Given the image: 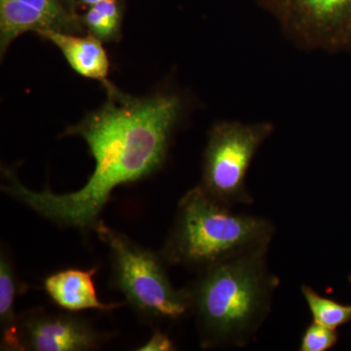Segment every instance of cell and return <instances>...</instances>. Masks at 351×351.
I'll use <instances>...</instances> for the list:
<instances>
[{"label": "cell", "mask_w": 351, "mask_h": 351, "mask_svg": "<svg viewBox=\"0 0 351 351\" xmlns=\"http://www.w3.org/2000/svg\"><path fill=\"white\" fill-rule=\"evenodd\" d=\"M39 36L51 41L63 53L64 58L76 73L84 77L108 84L110 62L101 40L93 34L77 36L69 32L48 29Z\"/></svg>", "instance_id": "9c48e42d"}, {"label": "cell", "mask_w": 351, "mask_h": 351, "mask_svg": "<svg viewBox=\"0 0 351 351\" xmlns=\"http://www.w3.org/2000/svg\"><path fill=\"white\" fill-rule=\"evenodd\" d=\"M110 249L113 285L138 315L149 321H176L191 313L188 289L170 282L162 256L138 246L100 221L95 228Z\"/></svg>", "instance_id": "277c9868"}, {"label": "cell", "mask_w": 351, "mask_h": 351, "mask_svg": "<svg viewBox=\"0 0 351 351\" xmlns=\"http://www.w3.org/2000/svg\"><path fill=\"white\" fill-rule=\"evenodd\" d=\"M83 21L90 34L101 41L112 40L119 34L121 21L119 3L117 0H104L90 6Z\"/></svg>", "instance_id": "4fadbf2b"}, {"label": "cell", "mask_w": 351, "mask_h": 351, "mask_svg": "<svg viewBox=\"0 0 351 351\" xmlns=\"http://www.w3.org/2000/svg\"><path fill=\"white\" fill-rule=\"evenodd\" d=\"M348 280H350V282L351 284V276H350V278H348Z\"/></svg>", "instance_id": "ac0fdd59"}, {"label": "cell", "mask_w": 351, "mask_h": 351, "mask_svg": "<svg viewBox=\"0 0 351 351\" xmlns=\"http://www.w3.org/2000/svg\"><path fill=\"white\" fill-rule=\"evenodd\" d=\"M302 49L351 50V0H258Z\"/></svg>", "instance_id": "8992f818"}, {"label": "cell", "mask_w": 351, "mask_h": 351, "mask_svg": "<svg viewBox=\"0 0 351 351\" xmlns=\"http://www.w3.org/2000/svg\"><path fill=\"white\" fill-rule=\"evenodd\" d=\"M172 339L160 331L154 332L152 338L138 348V351H172L175 350Z\"/></svg>", "instance_id": "2e32d148"}, {"label": "cell", "mask_w": 351, "mask_h": 351, "mask_svg": "<svg viewBox=\"0 0 351 351\" xmlns=\"http://www.w3.org/2000/svg\"><path fill=\"white\" fill-rule=\"evenodd\" d=\"M17 276L9 258L3 253L0 258V324L2 331V350H12L18 317L15 313L18 294Z\"/></svg>", "instance_id": "8fae6325"}, {"label": "cell", "mask_w": 351, "mask_h": 351, "mask_svg": "<svg viewBox=\"0 0 351 351\" xmlns=\"http://www.w3.org/2000/svg\"><path fill=\"white\" fill-rule=\"evenodd\" d=\"M80 1L83 2L84 4H87V5L92 6L99 3V2L104 1V0H80Z\"/></svg>", "instance_id": "e0dca14e"}, {"label": "cell", "mask_w": 351, "mask_h": 351, "mask_svg": "<svg viewBox=\"0 0 351 351\" xmlns=\"http://www.w3.org/2000/svg\"><path fill=\"white\" fill-rule=\"evenodd\" d=\"M97 269H68L50 274L44 280V290L61 308L76 311L96 309L110 311L122 304H105L99 299L93 281Z\"/></svg>", "instance_id": "ba28073f"}, {"label": "cell", "mask_w": 351, "mask_h": 351, "mask_svg": "<svg viewBox=\"0 0 351 351\" xmlns=\"http://www.w3.org/2000/svg\"><path fill=\"white\" fill-rule=\"evenodd\" d=\"M106 88L107 103L66 131L86 142L95 160L93 173L82 189L64 195L32 191L6 169L2 191L53 223L94 230L115 189L158 170L181 114V99L172 94L133 98L110 83Z\"/></svg>", "instance_id": "6da1fadb"}, {"label": "cell", "mask_w": 351, "mask_h": 351, "mask_svg": "<svg viewBox=\"0 0 351 351\" xmlns=\"http://www.w3.org/2000/svg\"><path fill=\"white\" fill-rule=\"evenodd\" d=\"M267 252H248L201 270L186 288L201 348H243L255 339L280 284L269 269Z\"/></svg>", "instance_id": "7a4b0ae2"}, {"label": "cell", "mask_w": 351, "mask_h": 351, "mask_svg": "<svg viewBox=\"0 0 351 351\" xmlns=\"http://www.w3.org/2000/svg\"><path fill=\"white\" fill-rule=\"evenodd\" d=\"M301 290L313 315V322L335 330L350 322L351 304L346 306L334 300L322 297L307 285H302Z\"/></svg>", "instance_id": "7c38bea8"}, {"label": "cell", "mask_w": 351, "mask_h": 351, "mask_svg": "<svg viewBox=\"0 0 351 351\" xmlns=\"http://www.w3.org/2000/svg\"><path fill=\"white\" fill-rule=\"evenodd\" d=\"M105 339V335L82 318L32 311L18 317L11 350H91Z\"/></svg>", "instance_id": "52a82bcc"}, {"label": "cell", "mask_w": 351, "mask_h": 351, "mask_svg": "<svg viewBox=\"0 0 351 351\" xmlns=\"http://www.w3.org/2000/svg\"><path fill=\"white\" fill-rule=\"evenodd\" d=\"M338 343L336 330L313 322L306 327L302 336L300 350L327 351Z\"/></svg>", "instance_id": "5bb4252c"}, {"label": "cell", "mask_w": 351, "mask_h": 351, "mask_svg": "<svg viewBox=\"0 0 351 351\" xmlns=\"http://www.w3.org/2000/svg\"><path fill=\"white\" fill-rule=\"evenodd\" d=\"M21 1L49 16L51 19L55 21L61 32H69L77 29V25L73 17L64 10L59 0H21Z\"/></svg>", "instance_id": "9a60e30c"}, {"label": "cell", "mask_w": 351, "mask_h": 351, "mask_svg": "<svg viewBox=\"0 0 351 351\" xmlns=\"http://www.w3.org/2000/svg\"><path fill=\"white\" fill-rule=\"evenodd\" d=\"M48 29L60 31L49 16L21 0H0V48L1 52L21 34ZM61 32V31H60Z\"/></svg>", "instance_id": "30bf717a"}, {"label": "cell", "mask_w": 351, "mask_h": 351, "mask_svg": "<svg viewBox=\"0 0 351 351\" xmlns=\"http://www.w3.org/2000/svg\"><path fill=\"white\" fill-rule=\"evenodd\" d=\"M271 122L243 123L223 121L215 124L203 154L199 186L210 197L230 208L254 202L246 178L263 143L274 133Z\"/></svg>", "instance_id": "5b68a950"}, {"label": "cell", "mask_w": 351, "mask_h": 351, "mask_svg": "<svg viewBox=\"0 0 351 351\" xmlns=\"http://www.w3.org/2000/svg\"><path fill=\"white\" fill-rule=\"evenodd\" d=\"M274 234L269 219L233 213L197 186L180 200L161 256L167 265L199 272L242 254L269 248Z\"/></svg>", "instance_id": "3957f363"}]
</instances>
